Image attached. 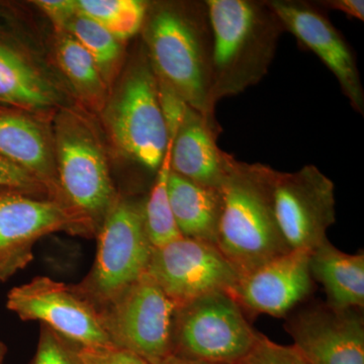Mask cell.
<instances>
[{"mask_svg": "<svg viewBox=\"0 0 364 364\" xmlns=\"http://www.w3.org/2000/svg\"><path fill=\"white\" fill-rule=\"evenodd\" d=\"M213 36L208 105L240 95L267 75L282 33L267 1L205 0Z\"/></svg>", "mask_w": 364, "mask_h": 364, "instance_id": "cell-1", "label": "cell"}, {"mask_svg": "<svg viewBox=\"0 0 364 364\" xmlns=\"http://www.w3.org/2000/svg\"><path fill=\"white\" fill-rule=\"evenodd\" d=\"M151 13L145 38L156 78L208 121L218 123L208 105L213 36L207 2L161 6Z\"/></svg>", "mask_w": 364, "mask_h": 364, "instance_id": "cell-2", "label": "cell"}, {"mask_svg": "<svg viewBox=\"0 0 364 364\" xmlns=\"http://www.w3.org/2000/svg\"><path fill=\"white\" fill-rule=\"evenodd\" d=\"M275 173L267 165L236 159L223 186L215 245L240 277L291 251L275 218Z\"/></svg>", "mask_w": 364, "mask_h": 364, "instance_id": "cell-3", "label": "cell"}, {"mask_svg": "<svg viewBox=\"0 0 364 364\" xmlns=\"http://www.w3.org/2000/svg\"><path fill=\"white\" fill-rule=\"evenodd\" d=\"M144 203L117 198L95 236L97 252L93 267L82 282L72 286L97 309L147 272L153 247L146 231Z\"/></svg>", "mask_w": 364, "mask_h": 364, "instance_id": "cell-4", "label": "cell"}, {"mask_svg": "<svg viewBox=\"0 0 364 364\" xmlns=\"http://www.w3.org/2000/svg\"><path fill=\"white\" fill-rule=\"evenodd\" d=\"M258 333L231 294L215 291L177 306L172 355L239 364L252 350Z\"/></svg>", "mask_w": 364, "mask_h": 364, "instance_id": "cell-5", "label": "cell"}, {"mask_svg": "<svg viewBox=\"0 0 364 364\" xmlns=\"http://www.w3.org/2000/svg\"><path fill=\"white\" fill-rule=\"evenodd\" d=\"M54 147L62 202L85 218L97 234L119 198L104 149L90 127L74 114L60 117Z\"/></svg>", "mask_w": 364, "mask_h": 364, "instance_id": "cell-6", "label": "cell"}, {"mask_svg": "<svg viewBox=\"0 0 364 364\" xmlns=\"http://www.w3.org/2000/svg\"><path fill=\"white\" fill-rule=\"evenodd\" d=\"M109 133L127 157L157 171L169 144L159 88L147 55L132 67L107 107Z\"/></svg>", "mask_w": 364, "mask_h": 364, "instance_id": "cell-7", "label": "cell"}, {"mask_svg": "<svg viewBox=\"0 0 364 364\" xmlns=\"http://www.w3.org/2000/svg\"><path fill=\"white\" fill-rule=\"evenodd\" d=\"M176 308V304L146 272L97 311L114 346L157 364L172 354Z\"/></svg>", "mask_w": 364, "mask_h": 364, "instance_id": "cell-8", "label": "cell"}, {"mask_svg": "<svg viewBox=\"0 0 364 364\" xmlns=\"http://www.w3.org/2000/svg\"><path fill=\"white\" fill-rule=\"evenodd\" d=\"M55 232L97 236L92 225L65 203L0 188V282L28 267L37 241Z\"/></svg>", "mask_w": 364, "mask_h": 364, "instance_id": "cell-9", "label": "cell"}, {"mask_svg": "<svg viewBox=\"0 0 364 364\" xmlns=\"http://www.w3.org/2000/svg\"><path fill=\"white\" fill-rule=\"evenodd\" d=\"M273 205L291 250L313 252L328 240V230L336 222L334 183L315 165L294 172L277 170Z\"/></svg>", "mask_w": 364, "mask_h": 364, "instance_id": "cell-10", "label": "cell"}, {"mask_svg": "<svg viewBox=\"0 0 364 364\" xmlns=\"http://www.w3.org/2000/svg\"><path fill=\"white\" fill-rule=\"evenodd\" d=\"M147 273L176 306L215 291L232 294L240 279L217 246L184 237L153 248Z\"/></svg>", "mask_w": 364, "mask_h": 364, "instance_id": "cell-11", "label": "cell"}, {"mask_svg": "<svg viewBox=\"0 0 364 364\" xmlns=\"http://www.w3.org/2000/svg\"><path fill=\"white\" fill-rule=\"evenodd\" d=\"M6 306L23 321H39L81 347L114 346L97 309L73 287L46 277L14 287Z\"/></svg>", "mask_w": 364, "mask_h": 364, "instance_id": "cell-12", "label": "cell"}, {"mask_svg": "<svg viewBox=\"0 0 364 364\" xmlns=\"http://www.w3.org/2000/svg\"><path fill=\"white\" fill-rule=\"evenodd\" d=\"M287 316L286 331L311 363L364 364L360 310L314 303Z\"/></svg>", "mask_w": 364, "mask_h": 364, "instance_id": "cell-13", "label": "cell"}, {"mask_svg": "<svg viewBox=\"0 0 364 364\" xmlns=\"http://www.w3.org/2000/svg\"><path fill=\"white\" fill-rule=\"evenodd\" d=\"M282 21L284 32L317 55L334 74L352 109L364 114V90L355 55L344 36L333 26L320 7L299 0L267 1Z\"/></svg>", "mask_w": 364, "mask_h": 364, "instance_id": "cell-14", "label": "cell"}, {"mask_svg": "<svg viewBox=\"0 0 364 364\" xmlns=\"http://www.w3.org/2000/svg\"><path fill=\"white\" fill-rule=\"evenodd\" d=\"M311 253L291 250L241 277L232 296L244 312L287 317L313 294Z\"/></svg>", "mask_w": 364, "mask_h": 364, "instance_id": "cell-15", "label": "cell"}, {"mask_svg": "<svg viewBox=\"0 0 364 364\" xmlns=\"http://www.w3.org/2000/svg\"><path fill=\"white\" fill-rule=\"evenodd\" d=\"M221 132L219 124L188 105L176 133L169 136L172 171L200 186L222 191L236 159L218 146Z\"/></svg>", "mask_w": 364, "mask_h": 364, "instance_id": "cell-16", "label": "cell"}, {"mask_svg": "<svg viewBox=\"0 0 364 364\" xmlns=\"http://www.w3.org/2000/svg\"><path fill=\"white\" fill-rule=\"evenodd\" d=\"M9 13L0 4V107L30 114L51 109L60 102L59 90L21 49Z\"/></svg>", "mask_w": 364, "mask_h": 364, "instance_id": "cell-17", "label": "cell"}, {"mask_svg": "<svg viewBox=\"0 0 364 364\" xmlns=\"http://www.w3.org/2000/svg\"><path fill=\"white\" fill-rule=\"evenodd\" d=\"M0 157L30 172L52 200L63 203L54 145L43 124L30 112L0 107Z\"/></svg>", "mask_w": 364, "mask_h": 364, "instance_id": "cell-18", "label": "cell"}, {"mask_svg": "<svg viewBox=\"0 0 364 364\" xmlns=\"http://www.w3.org/2000/svg\"><path fill=\"white\" fill-rule=\"evenodd\" d=\"M168 196L181 236L215 245L223 210L222 191L200 186L171 170Z\"/></svg>", "mask_w": 364, "mask_h": 364, "instance_id": "cell-19", "label": "cell"}, {"mask_svg": "<svg viewBox=\"0 0 364 364\" xmlns=\"http://www.w3.org/2000/svg\"><path fill=\"white\" fill-rule=\"evenodd\" d=\"M310 269L327 294V304L339 309L364 306V254L342 252L329 240L310 255Z\"/></svg>", "mask_w": 364, "mask_h": 364, "instance_id": "cell-20", "label": "cell"}, {"mask_svg": "<svg viewBox=\"0 0 364 364\" xmlns=\"http://www.w3.org/2000/svg\"><path fill=\"white\" fill-rule=\"evenodd\" d=\"M58 61L78 97L93 109H102L107 102L109 85L90 53L68 33L60 40Z\"/></svg>", "mask_w": 364, "mask_h": 364, "instance_id": "cell-21", "label": "cell"}, {"mask_svg": "<svg viewBox=\"0 0 364 364\" xmlns=\"http://www.w3.org/2000/svg\"><path fill=\"white\" fill-rule=\"evenodd\" d=\"M170 161L171 140L169 138L166 153L159 169L157 170L156 179L148 200L144 203L146 231L153 248L162 247L182 237L176 226L169 202L168 177L171 171Z\"/></svg>", "mask_w": 364, "mask_h": 364, "instance_id": "cell-22", "label": "cell"}, {"mask_svg": "<svg viewBox=\"0 0 364 364\" xmlns=\"http://www.w3.org/2000/svg\"><path fill=\"white\" fill-rule=\"evenodd\" d=\"M64 30L90 53L105 83L109 85L121 63V42L97 21L79 11L72 16Z\"/></svg>", "mask_w": 364, "mask_h": 364, "instance_id": "cell-23", "label": "cell"}, {"mask_svg": "<svg viewBox=\"0 0 364 364\" xmlns=\"http://www.w3.org/2000/svg\"><path fill=\"white\" fill-rule=\"evenodd\" d=\"M79 13L91 18L119 42L133 37L144 25L148 6L138 0H79Z\"/></svg>", "mask_w": 364, "mask_h": 364, "instance_id": "cell-24", "label": "cell"}, {"mask_svg": "<svg viewBox=\"0 0 364 364\" xmlns=\"http://www.w3.org/2000/svg\"><path fill=\"white\" fill-rule=\"evenodd\" d=\"M80 345L41 325L37 350L30 364H83Z\"/></svg>", "mask_w": 364, "mask_h": 364, "instance_id": "cell-25", "label": "cell"}, {"mask_svg": "<svg viewBox=\"0 0 364 364\" xmlns=\"http://www.w3.org/2000/svg\"><path fill=\"white\" fill-rule=\"evenodd\" d=\"M239 364H312L294 345L275 343L258 333L252 350Z\"/></svg>", "mask_w": 364, "mask_h": 364, "instance_id": "cell-26", "label": "cell"}, {"mask_svg": "<svg viewBox=\"0 0 364 364\" xmlns=\"http://www.w3.org/2000/svg\"><path fill=\"white\" fill-rule=\"evenodd\" d=\"M0 188L14 189L31 196L48 193L30 172L2 157H0Z\"/></svg>", "mask_w": 364, "mask_h": 364, "instance_id": "cell-27", "label": "cell"}, {"mask_svg": "<svg viewBox=\"0 0 364 364\" xmlns=\"http://www.w3.org/2000/svg\"><path fill=\"white\" fill-rule=\"evenodd\" d=\"M83 364H151L142 356L119 347H82Z\"/></svg>", "mask_w": 364, "mask_h": 364, "instance_id": "cell-28", "label": "cell"}, {"mask_svg": "<svg viewBox=\"0 0 364 364\" xmlns=\"http://www.w3.org/2000/svg\"><path fill=\"white\" fill-rule=\"evenodd\" d=\"M36 4L49 16L55 26L59 28H65L72 16L78 11L76 1L73 0H59V1L41 0V1H36Z\"/></svg>", "mask_w": 364, "mask_h": 364, "instance_id": "cell-29", "label": "cell"}, {"mask_svg": "<svg viewBox=\"0 0 364 364\" xmlns=\"http://www.w3.org/2000/svg\"><path fill=\"white\" fill-rule=\"evenodd\" d=\"M314 4L320 9L341 11L349 18L364 21V1L363 0H324V1H314Z\"/></svg>", "mask_w": 364, "mask_h": 364, "instance_id": "cell-30", "label": "cell"}, {"mask_svg": "<svg viewBox=\"0 0 364 364\" xmlns=\"http://www.w3.org/2000/svg\"><path fill=\"white\" fill-rule=\"evenodd\" d=\"M157 364H225V363H208V361L191 360V359H186L178 358L176 355H169L166 358L163 359Z\"/></svg>", "mask_w": 364, "mask_h": 364, "instance_id": "cell-31", "label": "cell"}, {"mask_svg": "<svg viewBox=\"0 0 364 364\" xmlns=\"http://www.w3.org/2000/svg\"><path fill=\"white\" fill-rule=\"evenodd\" d=\"M7 354V347L6 345L4 343V342L0 340V364H4V361H6Z\"/></svg>", "mask_w": 364, "mask_h": 364, "instance_id": "cell-32", "label": "cell"}]
</instances>
